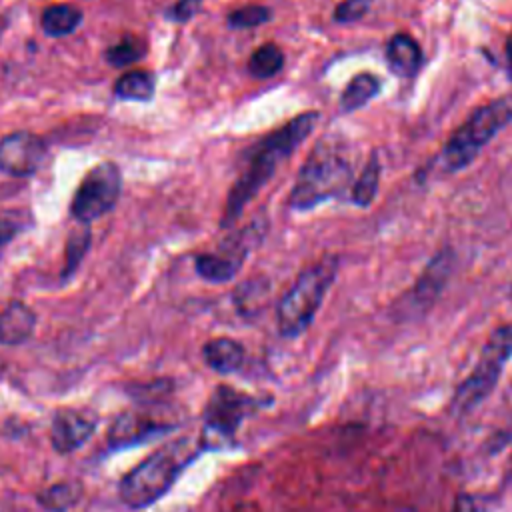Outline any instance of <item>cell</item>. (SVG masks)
I'll return each instance as SVG.
<instances>
[{"label": "cell", "mask_w": 512, "mask_h": 512, "mask_svg": "<svg viewBox=\"0 0 512 512\" xmlns=\"http://www.w3.org/2000/svg\"><path fill=\"white\" fill-rule=\"evenodd\" d=\"M320 114L316 110H308L296 114L280 128L268 132L256 144H252L246 152V166L240 176L234 180L228 190L226 204L220 218V228H230L242 216L244 208L258 196V192L270 182L276 174L278 166L290 158V154L312 134L318 124Z\"/></svg>", "instance_id": "obj_1"}, {"label": "cell", "mask_w": 512, "mask_h": 512, "mask_svg": "<svg viewBox=\"0 0 512 512\" xmlns=\"http://www.w3.org/2000/svg\"><path fill=\"white\" fill-rule=\"evenodd\" d=\"M200 452V442L186 436L164 444L122 476L118 484L120 500L132 510L152 506L174 486Z\"/></svg>", "instance_id": "obj_2"}, {"label": "cell", "mask_w": 512, "mask_h": 512, "mask_svg": "<svg viewBox=\"0 0 512 512\" xmlns=\"http://www.w3.org/2000/svg\"><path fill=\"white\" fill-rule=\"evenodd\" d=\"M350 188V160L334 142L322 140L302 162L286 204L290 210L308 212L328 200L344 198Z\"/></svg>", "instance_id": "obj_3"}, {"label": "cell", "mask_w": 512, "mask_h": 512, "mask_svg": "<svg viewBox=\"0 0 512 512\" xmlns=\"http://www.w3.org/2000/svg\"><path fill=\"white\" fill-rule=\"evenodd\" d=\"M338 266L340 256L326 252L296 276L276 306V326L280 336L298 338L310 328L334 284Z\"/></svg>", "instance_id": "obj_4"}, {"label": "cell", "mask_w": 512, "mask_h": 512, "mask_svg": "<svg viewBox=\"0 0 512 512\" xmlns=\"http://www.w3.org/2000/svg\"><path fill=\"white\" fill-rule=\"evenodd\" d=\"M512 124V92L480 104L450 134L438 160L444 172H460L472 164L494 136Z\"/></svg>", "instance_id": "obj_5"}, {"label": "cell", "mask_w": 512, "mask_h": 512, "mask_svg": "<svg viewBox=\"0 0 512 512\" xmlns=\"http://www.w3.org/2000/svg\"><path fill=\"white\" fill-rule=\"evenodd\" d=\"M512 360V322L500 324L486 340L472 372L462 380L452 396L458 414L478 408L496 388L504 366Z\"/></svg>", "instance_id": "obj_6"}, {"label": "cell", "mask_w": 512, "mask_h": 512, "mask_svg": "<svg viewBox=\"0 0 512 512\" xmlns=\"http://www.w3.org/2000/svg\"><path fill=\"white\" fill-rule=\"evenodd\" d=\"M264 406L262 398L240 392L228 384H220L210 394L202 412V432L198 442L202 450H218L230 446L240 424Z\"/></svg>", "instance_id": "obj_7"}, {"label": "cell", "mask_w": 512, "mask_h": 512, "mask_svg": "<svg viewBox=\"0 0 512 512\" xmlns=\"http://www.w3.org/2000/svg\"><path fill=\"white\" fill-rule=\"evenodd\" d=\"M268 232V218L256 216L250 224L232 232L216 252H202L194 258V268L200 278L214 284H224L236 278L248 254L260 246Z\"/></svg>", "instance_id": "obj_8"}, {"label": "cell", "mask_w": 512, "mask_h": 512, "mask_svg": "<svg viewBox=\"0 0 512 512\" xmlns=\"http://www.w3.org/2000/svg\"><path fill=\"white\" fill-rule=\"evenodd\" d=\"M122 188V174L114 162H102L94 166L80 182L70 212L72 216L82 222L90 224L92 220L102 218L110 212L120 196Z\"/></svg>", "instance_id": "obj_9"}, {"label": "cell", "mask_w": 512, "mask_h": 512, "mask_svg": "<svg viewBox=\"0 0 512 512\" xmlns=\"http://www.w3.org/2000/svg\"><path fill=\"white\" fill-rule=\"evenodd\" d=\"M46 158V144L32 132H12L0 140V170L10 176L34 174Z\"/></svg>", "instance_id": "obj_10"}, {"label": "cell", "mask_w": 512, "mask_h": 512, "mask_svg": "<svg viewBox=\"0 0 512 512\" xmlns=\"http://www.w3.org/2000/svg\"><path fill=\"white\" fill-rule=\"evenodd\" d=\"M98 418L88 408H60L50 426V442L56 452L70 454L90 440Z\"/></svg>", "instance_id": "obj_11"}, {"label": "cell", "mask_w": 512, "mask_h": 512, "mask_svg": "<svg viewBox=\"0 0 512 512\" xmlns=\"http://www.w3.org/2000/svg\"><path fill=\"white\" fill-rule=\"evenodd\" d=\"M174 424L162 422L144 410L120 412L108 428V444L112 448H130L150 442L156 436L172 430Z\"/></svg>", "instance_id": "obj_12"}, {"label": "cell", "mask_w": 512, "mask_h": 512, "mask_svg": "<svg viewBox=\"0 0 512 512\" xmlns=\"http://www.w3.org/2000/svg\"><path fill=\"white\" fill-rule=\"evenodd\" d=\"M452 268H454V252L450 248L438 250L428 260L422 274L418 276L410 292V306H414L418 312L428 310L436 302L444 286L448 284Z\"/></svg>", "instance_id": "obj_13"}, {"label": "cell", "mask_w": 512, "mask_h": 512, "mask_svg": "<svg viewBox=\"0 0 512 512\" xmlns=\"http://www.w3.org/2000/svg\"><path fill=\"white\" fill-rule=\"evenodd\" d=\"M384 56L390 72L400 78L416 76L424 62V52L418 40L408 32H396L394 36H390L384 48Z\"/></svg>", "instance_id": "obj_14"}, {"label": "cell", "mask_w": 512, "mask_h": 512, "mask_svg": "<svg viewBox=\"0 0 512 512\" xmlns=\"http://www.w3.org/2000/svg\"><path fill=\"white\" fill-rule=\"evenodd\" d=\"M202 358L208 368L218 374H232L238 372L244 364L246 350L244 346L228 336L212 338L202 346Z\"/></svg>", "instance_id": "obj_15"}, {"label": "cell", "mask_w": 512, "mask_h": 512, "mask_svg": "<svg viewBox=\"0 0 512 512\" xmlns=\"http://www.w3.org/2000/svg\"><path fill=\"white\" fill-rule=\"evenodd\" d=\"M36 326V314L24 302H10L0 312V344L16 346L26 342Z\"/></svg>", "instance_id": "obj_16"}, {"label": "cell", "mask_w": 512, "mask_h": 512, "mask_svg": "<svg viewBox=\"0 0 512 512\" xmlns=\"http://www.w3.org/2000/svg\"><path fill=\"white\" fill-rule=\"evenodd\" d=\"M380 92V78L374 76L372 72H360L350 78L346 88L340 94V110L344 114L356 112L362 106H366L376 94Z\"/></svg>", "instance_id": "obj_17"}, {"label": "cell", "mask_w": 512, "mask_h": 512, "mask_svg": "<svg viewBox=\"0 0 512 512\" xmlns=\"http://www.w3.org/2000/svg\"><path fill=\"white\" fill-rule=\"evenodd\" d=\"M82 498V482L62 480L36 494L38 504L48 512H66Z\"/></svg>", "instance_id": "obj_18"}, {"label": "cell", "mask_w": 512, "mask_h": 512, "mask_svg": "<svg viewBox=\"0 0 512 512\" xmlns=\"http://www.w3.org/2000/svg\"><path fill=\"white\" fill-rule=\"evenodd\" d=\"M154 90H156V78L148 70L124 72L114 84V94L118 98L134 100V102H148L154 96Z\"/></svg>", "instance_id": "obj_19"}, {"label": "cell", "mask_w": 512, "mask_h": 512, "mask_svg": "<svg viewBox=\"0 0 512 512\" xmlns=\"http://www.w3.org/2000/svg\"><path fill=\"white\" fill-rule=\"evenodd\" d=\"M380 174H382V166H380V158L376 152H372L358 176V180L352 184L350 188V200L352 204L360 206V208H368L376 194H378V184H380Z\"/></svg>", "instance_id": "obj_20"}, {"label": "cell", "mask_w": 512, "mask_h": 512, "mask_svg": "<svg viewBox=\"0 0 512 512\" xmlns=\"http://www.w3.org/2000/svg\"><path fill=\"white\" fill-rule=\"evenodd\" d=\"M82 22V10L72 4H52L42 12V28L48 36L72 34Z\"/></svg>", "instance_id": "obj_21"}, {"label": "cell", "mask_w": 512, "mask_h": 512, "mask_svg": "<svg viewBox=\"0 0 512 512\" xmlns=\"http://www.w3.org/2000/svg\"><path fill=\"white\" fill-rule=\"evenodd\" d=\"M246 68L252 78H258V80L274 78L284 68V52L278 44L266 42L250 54Z\"/></svg>", "instance_id": "obj_22"}, {"label": "cell", "mask_w": 512, "mask_h": 512, "mask_svg": "<svg viewBox=\"0 0 512 512\" xmlns=\"http://www.w3.org/2000/svg\"><path fill=\"white\" fill-rule=\"evenodd\" d=\"M82 224V222H80ZM90 240H92V232H90V226L88 224H82L78 228H74L68 238H66V260H64V270H62V278H70L78 264L82 262L84 254L88 252V246H90Z\"/></svg>", "instance_id": "obj_23"}, {"label": "cell", "mask_w": 512, "mask_h": 512, "mask_svg": "<svg viewBox=\"0 0 512 512\" xmlns=\"http://www.w3.org/2000/svg\"><path fill=\"white\" fill-rule=\"evenodd\" d=\"M146 54V42L138 36H124L120 42L112 44L104 56L106 62L112 64L114 68H124L132 62H138Z\"/></svg>", "instance_id": "obj_24"}, {"label": "cell", "mask_w": 512, "mask_h": 512, "mask_svg": "<svg viewBox=\"0 0 512 512\" xmlns=\"http://www.w3.org/2000/svg\"><path fill=\"white\" fill-rule=\"evenodd\" d=\"M272 10L264 4H244L226 14V24L234 30H250L270 22Z\"/></svg>", "instance_id": "obj_25"}, {"label": "cell", "mask_w": 512, "mask_h": 512, "mask_svg": "<svg viewBox=\"0 0 512 512\" xmlns=\"http://www.w3.org/2000/svg\"><path fill=\"white\" fill-rule=\"evenodd\" d=\"M370 10V0H342L334 8V22L338 24H352L362 20Z\"/></svg>", "instance_id": "obj_26"}, {"label": "cell", "mask_w": 512, "mask_h": 512, "mask_svg": "<svg viewBox=\"0 0 512 512\" xmlns=\"http://www.w3.org/2000/svg\"><path fill=\"white\" fill-rule=\"evenodd\" d=\"M202 2L204 0H176V4L170 8V18L174 22L184 24V22H188L200 10Z\"/></svg>", "instance_id": "obj_27"}, {"label": "cell", "mask_w": 512, "mask_h": 512, "mask_svg": "<svg viewBox=\"0 0 512 512\" xmlns=\"http://www.w3.org/2000/svg\"><path fill=\"white\" fill-rule=\"evenodd\" d=\"M452 512H480L476 500L472 496H460L454 504V510Z\"/></svg>", "instance_id": "obj_28"}, {"label": "cell", "mask_w": 512, "mask_h": 512, "mask_svg": "<svg viewBox=\"0 0 512 512\" xmlns=\"http://www.w3.org/2000/svg\"><path fill=\"white\" fill-rule=\"evenodd\" d=\"M14 234H16V224L8 218H0V246L12 240Z\"/></svg>", "instance_id": "obj_29"}, {"label": "cell", "mask_w": 512, "mask_h": 512, "mask_svg": "<svg viewBox=\"0 0 512 512\" xmlns=\"http://www.w3.org/2000/svg\"><path fill=\"white\" fill-rule=\"evenodd\" d=\"M504 60H506V76L512 80V30L504 40Z\"/></svg>", "instance_id": "obj_30"}, {"label": "cell", "mask_w": 512, "mask_h": 512, "mask_svg": "<svg viewBox=\"0 0 512 512\" xmlns=\"http://www.w3.org/2000/svg\"><path fill=\"white\" fill-rule=\"evenodd\" d=\"M168 512H190L186 506H178V508H172V510H168Z\"/></svg>", "instance_id": "obj_31"}]
</instances>
